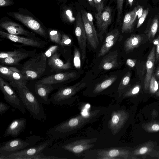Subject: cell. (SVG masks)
I'll list each match as a JSON object with an SVG mask.
<instances>
[{
  "instance_id": "38",
  "label": "cell",
  "mask_w": 159,
  "mask_h": 159,
  "mask_svg": "<svg viewBox=\"0 0 159 159\" xmlns=\"http://www.w3.org/2000/svg\"><path fill=\"white\" fill-rule=\"evenodd\" d=\"M58 49V45H52L48 48L44 53L47 58H49L56 52Z\"/></svg>"
},
{
  "instance_id": "32",
  "label": "cell",
  "mask_w": 159,
  "mask_h": 159,
  "mask_svg": "<svg viewBox=\"0 0 159 159\" xmlns=\"http://www.w3.org/2000/svg\"><path fill=\"white\" fill-rule=\"evenodd\" d=\"M149 87L150 92L154 93L159 89V81H157L154 75H152L150 79Z\"/></svg>"
},
{
  "instance_id": "1",
  "label": "cell",
  "mask_w": 159,
  "mask_h": 159,
  "mask_svg": "<svg viewBox=\"0 0 159 159\" xmlns=\"http://www.w3.org/2000/svg\"><path fill=\"white\" fill-rule=\"evenodd\" d=\"M103 109H95L70 118L51 127L46 131L49 138L54 140L63 138L86 124L94 122L103 114Z\"/></svg>"
},
{
  "instance_id": "41",
  "label": "cell",
  "mask_w": 159,
  "mask_h": 159,
  "mask_svg": "<svg viewBox=\"0 0 159 159\" xmlns=\"http://www.w3.org/2000/svg\"><path fill=\"white\" fill-rule=\"evenodd\" d=\"M140 86L136 85L134 86L130 90L128 91L122 97H125L130 95H134L137 94L139 91Z\"/></svg>"
},
{
  "instance_id": "51",
  "label": "cell",
  "mask_w": 159,
  "mask_h": 159,
  "mask_svg": "<svg viewBox=\"0 0 159 159\" xmlns=\"http://www.w3.org/2000/svg\"><path fill=\"white\" fill-rule=\"evenodd\" d=\"M143 11V9L142 6L140 7L138 15V18L139 19L142 16Z\"/></svg>"
},
{
  "instance_id": "33",
  "label": "cell",
  "mask_w": 159,
  "mask_h": 159,
  "mask_svg": "<svg viewBox=\"0 0 159 159\" xmlns=\"http://www.w3.org/2000/svg\"><path fill=\"white\" fill-rule=\"evenodd\" d=\"M74 65L75 67L77 69L80 68L81 62L80 55L79 49L76 47L74 49V56L73 59Z\"/></svg>"
},
{
  "instance_id": "27",
  "label": "cell",
  "mask_w": 159,
  "mask_h": 159,
  "mask_svg": "<svg viewBox=\"0 0 159 159\" xmlns=\"http://www.w3.org/2000/svg\"><path fill=\"white\" fill-rule=\"evenodd\" d=\"M117 78L116 76H112L97 84L93 89V96H96L103 92L110 87L117 80Z\"/></svg>"
},
{
  "instance_id": "7",
  "label": "cell",
  "mask_w": 159,
  "mask_h": 159,
  "mask_svg": "<svg viewBox=\"0 0 159 159\" xmlns=\"http://www.w3.org/2000/svg\"><path fill=\"white\" fill-rule=\"evenodd\" d=\"M96 138L80 139L70 142H58L52 146V149L58 151L64 150L72 152L75 156L79 157L93 147V143L96 142Z\"/></svg>"
},
{
  "instance_id": "9",
  "label": "cell",
  "mask_w": 159,
  "mask_h": 159,
  "mask_svg": "<svg viewBox=\"0 0 159 159\" xmlns=\"http://www.w3.org/2000/svg\"><path fill=\"white\" fill-rule=\"evenodd\" d=\"M0 89L7 102L23 114L25 113L26 109L18 94L1 77H0Z\"/></svg>"
},
{
  "instance_id": "48",
  "label": "cell",
  "mask_w": 159,
  "mask_h": 159,
  "mask_svg": "<svg viewBox=\"0 0 159 159\" xmlns=\"http://www.w3.org/2000/svg\"><path fill=\"white\" fill-rule=\"evenodd\" d=\"M136 60L134 59H128L126 61V64L130 67H133L135 66Z\"/></svg>"
},
{
  "instance_id": "50",
  "label": "cell",
  "mask_w": 159,
  "mask_h": 159,
  "mask_svg": "<svg viewBox=\"0 0 159 159\" xmlns=\"http://www.w3.org/2000/svg\"><path fill=\"white\" fill-rule=\"evenodd\" d=\"M152 129L154 131L159 130V125L157 124H153L152 126Z\"/></svg>"
},
{
  "instance_id": "20",
  "label": "cell",
  "mask_w": 159,
  "mask_h": 159,
  "mask_svg": "<svg viewBox=\"0 0 159 159\" xmlns=\"http://www.w3.org/2000/svg\"><path fill=\"white\" fill-rule=\"evenodd\" d=\"M76 73L74 72L59 73L44 78L36 83L54 85L75 78Z\"/></svg>"
},
{
  "instance_id": "24",
  "label": "cell",
  "mask_w": 159,
  "mask_h": 159,
  "mask_svg": "<svg viewBox=\"0 0 159 159\" xmlns=\"http://www.w3.org/2000/svg\"><path fill=\"white\" fill-rule=\"evenodd\" d=\"M59 55L57 52L48 58V63L51 68L52 70H65L70 69L71 67L70 63L68 60L66 63H64L59 58Z\"/></svg>"
},
{
  "instance_id": "18",
  "label": "cell",
  "mask_w": 159,
  "mask_h": 159,
  "mask_svg": "<svg viewBox=\"0 0 159 159\" xmlns=\"http://www.w3.org/2000/svg\"><path fill=\"white\" fill-rule=\"evenodd\" d=\"M27 120L25 118H20L13 120L8 125L3 134L4 137L19 136L25 129Z\"/></svg>"
},
{
  "instance_id": "25",
  "label": "cell",
  "mask_w": 159,
  "mask_h": 159,
  "mask_svg": "<svg viewBox=\"0 0 159 159\" xmlns=\"http://www.w3.org/2000/svg\"><path fill=\"white\" fill-rule=\"evenodd\" d=\"M32 52L25 51L13 56L0 59L1 63L4 65H15L17 64L21 60L31 56H33Z\"/></svg>"
},
{
  "instance_id": "3",
  "label": "cell",
  "mask_w": 159,
  "mask_h": 159,
  "mask_svg": "<svg viewBox=\"0 0 159 159\" xmlns=\"http://www.w3.org/2000/svg\"><path fill=\"white\" fill-rule=\"evenodd\" d=\"M47 57L42 52L35 54L25 62L20 70L26 81L38 78L45 72Z\"/></svg>"
},
{
  "instance_id": "53",
  "label": "cell",
  "mask_w": 159,
  "mask_h": 159,
  "mask_svg": "<svg viewBox=\"0 0 159 159\" xmlns=\"http://www.w3.org/2000/svg\"><path fill=\"white\" fill-rule=\"evenodd\" d=\"M90 5L93 7H95L94 0H87Z\"/></svg>"
},
{
  "instance_id": "8",
  "label": "cell",
  "mask_w": 159,
  "mask_h": 159,
  "mask_svg": "<svg viewBox=\"0 0 159 159\" xmlns=\"http://www.w3.org/2000/svg\"><path fill=\"white\" fill-rule=\"evenodd\" d=\"M53 140L49 138L32 147L0 157V159H34L36 156L51 146Z\"/></svg>"
},
{
  "instance_id": "14",
  "label": "cell",
  "mask_w": 159,
  "mask_h": 159,
  "mask_svg": "<svg viewBox=\"0 0 159 159\" xmlns=\"http://www.w3.org/2000/svg\"><path fill=\"white\" fill-rule=\"evenodd\" d=\"M0 35L1 38L7 39L12 41L21 43L27 46L42 48L45 46L46 44L45 42L40 39L12 34L1 30H0Z\"/></svg>"
},
{
  "instance_id": "37",
  "label": "cell",
  "mask_w": 159,
  "mask_h": 159,
  "mask_svg": "<svg viewBox=\"0 0 159 159\" xmlns=\"http://www.w3.org/2000/svg\"><path fill=\"white\" fill-rule=\"evenodd\" d=\"M117 11V21L119 22L121 20L122 12L124 0H116Z\"/></svg>"
},
{
  "instance_id": "43",
  "label": "cell",
  "mask_w": 159,
  "mask_h": 159,
  "mask_svg": "<svg viewBox=\"0 0 159 159\" xmlns=\"http://www.w3.org/2000/svg\"><path fill=\"white\" fill-rule=\"evenodd\" d=\"M62 17L64 20L71 22L72 19V12L69 9L65 10L62 11L61 13Z\"/></svg>"
},
{
  "instance_id": "19",
  "label": "cell",
  "mask_w": 159,
  "mask_h": 159,
  "mask_svg": "<svg viewBox=\"0 0 159 159\" xmlns=\"http://www.w3.org/2000/svg\"><path fill=\"white\" fill-rule=\"evenodd\" d=\"M0 72L1 76L10 82H19L26 84V81L21 74L20 70L16 68L1 65Z\"/></svg>"
},
{
  "instance_id": "45",
  "label": "cell",
  "mask_w": 159,
  "mask_h": 159,
  "mask_svg": "<svg viewBox=\"0 0 159 159\" xmlns=\"http://www.w3.org/2000/svg\"><path fill=\"white\" fill-rule=\"evenodd\" d=\"M10 106L2 102H0V115L2 116L8 110Z\"/></svg>"
},
{
  "instance_id": "52",
  "label": "cell",
  "mask_w": 159,
  "mask_h": 159,
  "mask_svg": "<svg viewBox=\"0 0 159 159\" xmlns=\"http://www.w3.org/2000/svg\"><path fill=\"white\" fill-rule=\"evenodd\" d=\"M154 75L156 78H157V79H159V67L157 68L156 70Z\"/></svg>"
},
{
  "instance_id": "13",
  "label": "cell",
  "mask_w": 159,
  "mask_h": 159,
  "mask_svg": "<svg viewBox=\"0 0 159 159\" xmlns=\"http://www.w3.org/2000/svg\"><path fill=\"white\" fill-rule=\"evenodd\" d=\"M0 26L11 34L29 37L33 35L32 33L25 30L20 25L6 17L1 19Z\"/></svg>"
},
{
  "instance_id": "42",
  "label": "cell",
  "mask_w": 159,
  "mask_h": 159,
  "mask_svg": "<svg viewBox=\"0 0 159 159\" xmlns=\"http://www.w3.org/2000/svg\"><path fill=\"white\" fill-rule=\"evenodd\" d=\"M148 11L149 9L148 8L143 10L142 14L139 18L138 22L137 25V28H139L142 24L148 14Z\"/></svg>"
},
{
  "instance_id": "49",
  "label": "cell",
  "mask_w": 159,
  "mask_h": 159,
  "mask_svg": "<svg viewBox=\"0 0 159 159\" xmlns=\"http://www.w3.org/2000/svg\"><path fill=\"white\" fill-rule=\"evenodd\" d=\"M148 151V148L146 147L141 148L139 150V153L140 154H143L146 153Z\"/></svg>"
},
{
  "instance_id": "11",
  "label": "cell",
  "mask_w": 159,
  "mask_h": 159,
  "mask_svg": "<svg viewBox=\"0 0 159 159\" xmlns=\"http://www.w3.org/2000/svg\"><path fill=\"white\" fill-rule=\"evenodd\" d=\"M75 34L81 51L82 58L84 60L86 57L87 38L81 13L80 12L78 13L76 16Z\"/></svg>"
},
{
  "instance_id": "30",
  "label": "cell",
  "mask_w": 159,
  "mask_h": 159,
  "mask_svg": "<svg viewBox=\"0 0 159 159\" xmlns=\"http://www.w3.org/2000/svg\"><path fill=\"white\" fill-rule=\"evenodd\" d=\"M119 37L104 43L99 51L98 57H101L107 53L118 40Z\"/></svg>"
},
{
  "instance_id": "26",
  "label": "cell",
  "mask_w": 159,
  "mask_h": 159,
  "mask_svg": "<svg viewBox=\"0 0 159 159\" xmlns=\"http://www.w3.org/2000/svg\"><path fill=\"white\" fill-rule=\"evenodd\" d=\"M134 13L133 10L125 15L121 28L122 33H130L133 31L135 21L134 19Z\"/></svg>"
},
{
  "instance_id": "15",
  "label": "cell",
  "mask_w": 159,
  "mask_h": 159,
  "mask_svg": "<svg viewBox=\"0 0 159 159\" xmlns=\"http://www.w3.org/2000/svg\"><path fill=\"white\" fill-rule=\"evenodd\" d=\"M111 7H104L100 14L96 13L95 17L96 20L97 26L100 32L99 37L104 34L111 23Z\"/></svg>"
},
{
  "instance_id": "39",
  "label": "cell",
  "mask_w": 159,
  "mask_h": 159,
  "mask_svg": "<svg viewBox=\"0 0 159 159\" xmlns=\"http://www.w3.org/2000/svg\"><path fill=\"white\" fill-rule=\"evenodd\" d=\"M152 43L156 46L155 63L159 61V34L157 37L153 39Z\"/></svg>"
},
{
  "instance_id": "46",
  "label": "cell",
  "mask_w": 159,
  "mask_h": 159,
  "mask_svg": "<svg viewBox=\"0 0 159 159\" xmlns=\"http://www.w3.org/2000/svg\"><path fill=\"white\" fill-rule=\"evenodd\" d=\"M14 2V0H0L1 7L9 6L12 5Z\"/></svg>"
},
{
  "instance_id": "22",
  "label": "cell",
  "mask_w": 159,
  "mask_h": 159,
  "mask_svg": "<svg viewBox=\"0 0 159 159\" xmlns=\"http://www.w3.org/2000/svg\"><path fill=\"white\" fill-rule=\"evenodd\" d=\"M145 35L132 34L128 38L124 44V49L126 54L139 47L144 41Z\"/></svg>"
},
{
  "instance_id": "28",
  "label": "cell",
  "mask_w": 159,
  "mask_h": 159,
  "mask_svg": "<svg viewBox=\"0 0 159 159\" xmlns=\"http://www.w3.org/2000/svg\"><path fill=\"white\" fill-rule=\"evenodd\" d=\"M158 18H155L150 25L145 30V33L149 41H151L154 38L158 30Z\"/></svg>"
},
{
  "instance_id": "4",
  "label": "cell",
  "mask_w": 159,
  "mask_h": 159,
  "mask_svg": "<svg viewBox=\"0 0 159 159\" xmlns=\"http://www.w3.org/2000/svg\"><path fill=\"white\" fill-rule=\"evenodd\" d=\"M7 14L37 34L48 38L47 32L42 23L28 10L18 8L17 11L9 12Z\"/></svg>"
},
{
  "instance_id": "6",
  "label": "cell",
  "mask_w": 159,
  "mask_h": 159,
  "mask_svg": "<svg viewBox=\"0 0 159 159\" xmlns=\"http://www.w3.org/2000/svg\"><path fill=\"white\" fill-rule=\"evenodd\" d=\"M86 86L85 82L80 81L72 86L61 88L52 95L51 102L57 105H71L77 98L76 94Z\"/></svg>"
},
{
  "instance_id": "47",
  "label": "cell",
  "mask_w": 159,
  "mask_h": 159,
  "mask_svg": "<svg viewBox=\"0 0 159 159\" xmlns=\"http://www.w3.org/2000/svg\"><path fill=\"white\" fill-rule=\"evenodd\" d=\"M83 11L87 20L92 25H94L93 23V18L92 15L89 12H88L84 10H83Z\"/></svg>"
},
{
  "instance_id": "35",
  "label": "cell",
  "mask_w": 159,
  "mask_h": 159,
  "mask_svg": "<svg viewBox=\"0 0 159 159\" xmlns=\"http://www.w3.org/2000/svg\"><path fill=\"white\" fill-rule=\"evenodd\" d=\"M25 51H21L18 49L15 50L13 51L7 52H1L0 53V59L13 56L19 54Z\"/></svg>"
},
{
  "instance_id": "2",
  "label": "cell",
  "mask_w": 159,
  "mask_h": 159,
  "mask_svg": "<svg viewBox=\"0 0 159 159\" xmlns=\"http://www.w3.org/2000/svg\"><path fill=\"white\" fill-rule=\"evenodd\" d=\"M19 96L26 110L34 119L43 122L46 120L43 104L26 86V84L19 82H10Z\"/></svg>"
},
{
  "instance_id": "21",
  "label": "cell",
  "mask_w": 159,
  "mask_h": 159,
  "mask_svg": "<svg viewBox=\"0 0 159 159\" xmlns=\"http://www.w3.org/2000/svg\"><path fill=\"white\" fill-rule=\"evenodd\" d=\"M156 60V48L153 46L148 54L146 63L147 71L144 82V87L148 89L152 75Z\"/></svg>"
},
{
  "instance_id": "54",
  "label": "cell",
  "mask_w": 159,
  "mask_h": 159,
  "mask_svg": "<svg viewBox=\"0 0 159 159\" xmlns=\"http://www.w3.org/2000/svg\"><path fill=\"white\" fill-rule=\"evenodd\" d=\"M129 4L130 6L131 7L133 3L134 0H128Z\"/></svg>"
},
{
  "instance_id": "40",
  "label": "cell",
  "mask_w": 159,
  "mask_h": 159,
  "mask_svg": "<svg viewBox=\"0 0 159 159\" xmlns=\"http://www.w3.org/2000/svg\"><path fill=\"white\" fill-rule=\"evenodd\" d=\"M94 1L97 13L100 14L104 8L103 0H94Z\"/></svg>"
},
{
  "instance_id": "16",
  "label": "cell",
  "mask_w": 159,
  "mask_h": 159,
  "mask_svg": "<svg viewBox=\"0 0 159 159\" xmlns=\"http://www.w3.org/2000/svg\"><path fill=\"white\" fill-rule=\"evenodd\" d=\"M56 89L53 85L36 83L34 94L43 104L48 105L51 103L49 95Z\"/></svg>"
},
{
  "instance_id": "29",
  "label": "cell",
  "mask_w": 159,
  "mask_h": 159,
  "mask_svg": "<svg viewBox=\"0 0 159 159\" xmlns=\"http://www.w3.org/2000/svg\"><path fill=\"white\" fill-rule=\"evenodd\" d=\"M131 76V73L129 72H128L124 76L120 82L117 91L118 93L117 97L118 100L120 97L121 93L122 90L128 85L130 80Z\"/></svg>"
},
{
  "instance_id": "12",
  "label": "cell",
  "mask_w": 159,
  "mask_h": 159,
  "mask_svg": "<svg viewBox=\"0 0 159 159\" xmlns=\"http://www.w3.org/2000/svg\"><path fill=\"white\" fill-rule=\"evenodd\" d=\"M126 118V114L122 110L118 109L111 112L108 125L113 134H116L119 132Z\"/></svg>"
},
{
  "instance_id": "17",
  "label": "cell",
  "mask_w": 159,
  "mask_h": 159,
  "mask_svg": "<svg viewBox=\"0 0 159 159\" xmlns=\"http://www.w3.org/2000/svg\"><path fill=\"white\" fill-rule=\"evenodd\" d=\"M87 40L89 44L94 49L99 45L96 31L94 25H92L87 19L83 10L81 12Z\"/></svg>"
},
{
  "instance_id": "23",
  "label": "cell",
  "mask_w": 159,
  "mask_h": 159,
  "mask_svg": "<svg viewBox=\"0 0 159 159\" xmlns=\"http://www.w3.org/2000/svg\"><path fill=\"white\" fill-rule=\"evenodd\" d=\"M118 53L116 51L110 52L104 57L99 65L101 69L108 70L116 67L118 65Z\"/></svg>"
},
{
  "instance_id": "34",
  "label": "cell",
  "mask_w": 159,
  "mask_h": 159,
  "mask_svg": "<svg viewBox=\"0 0 159 159\" xmlns=\"http://www.w3.org/2000/svg\"><path fill=\"white\" fill-rule=\"evenodd\" d=\"M120 32L118 29H115L107 34L105 38L104 43L111 41L119 37Z\"/></svg>"
},
{
  "instance_id": "36",
  "label": "cell",
  "mask_w": 159,
  "mask_h": 159,
  "mask_svg": "<svg viewBox=\"0 0 159 159\" xmlns=\"http://www.w3.org/2000/svg\"><path fill=\"white\" fill-rule=\"evenodd\" d=\"M71 43V40L67 35L62 34L61 35V39L59 44L62 47L69 46Z\"/></svg>"
},
{
  "instance_id": "31",
  "label": "cell",
  "mask_w": 159,
  "mask_h": 159,
  "mask_svg": "<svg viewBox=\"0 0 159 159\" xmlns=\"http://www.w3.org/2000/svg\"><path fill=\"white\" fill-rule=\"evenodd\" d=\"M48 34L51 41L59 44L61 39V34L57 30H49Z\"/></svg>"
},
{
  "instance_id": "44",
  "label": "cell",
  "mask_w": 159,
  "mask_h": 159,
  "mask_svg": "<svg viewBox=\"0 0 159 159\" xmlns=\"http://www.w3.org/2000/svg\"><path fill=\"white\" fill-rule=\"evenodd\" d=\"M64 159V158L54 156H46L41 152L37 156L34 158V159Z\"/></svg>"
},
{
  "instance_id": "5",
  "label": "cell",
  "mask_w": 159,
  "mask_h": 159,
  "mask_svg": "<svg viewBox=\"0 0 159 159\" xmlns=\"http://www.w3.org/2000/svg\"><path fill=\"white\" fill-rule=\"evenodd\" d=\"M44 139L43 136L33 135L24 140L17 138L4 142L0 146V157L34 146Z\"/></svg>"
},
{
  "instance_id": "10",
  "label": "cell",
  "mask_w": 159,
  "mask_h": 159,
  "mask_svg": "<svg viewBox=\"0 0 159 159\" xmlns=\"http://www.w3.org/2000/svg\"><path fill=\"white\" fill-rule=\"evenodd\" d=\"M127 152L119 148L87 151L84 154L86 158L99 159H122L125 158Z\"/></svg>"
}]
</instances>
